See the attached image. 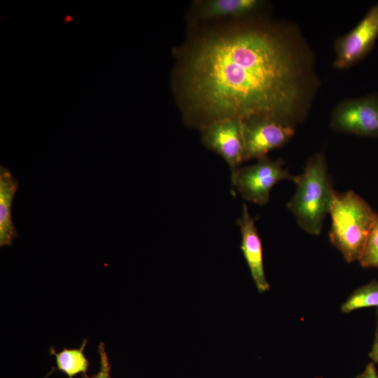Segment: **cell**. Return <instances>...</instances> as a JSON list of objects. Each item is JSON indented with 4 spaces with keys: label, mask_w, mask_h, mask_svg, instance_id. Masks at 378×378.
<instances>
[{
    "label": "cell",
    "mask_w": 378,
    "mask_h": 378,
    "mask_svg": "<svg viewBox=\"0 0 378 378\" xmlns=\"http://www.w3.org/2000/svg\"><path fill=\"white\" fill-rule=\"evenodd\" d=\"M377 37L378 3L350 32L337 41L333 66L340 69L351 66L370 51Z\"/></svg>",
    "instance_id": "obj_8"
},
{
    "label": "cell",
    "mask_w": 378,
    "mask_h": 378,
    "mask_svg": "<svg viewBox=\"0 0 378 378\" xmlns=\"http://www.w3.org/2000/svg\"><path fill=\"white\" fill-rule=\"evenodd\" d=\"M188 59L185 92L202 129L222 119L252 117L294 126L300 117L302 68L276 32L241 27L210 35Z\"/></svg>",
    "instance_id": "obj_1"
},
{
    "label": "cell",
    "mask_w": 378,
    "mask_h": 378,
    "mask_svg": "<svg viewBox=\"0 0 378 378\" xmlns=\"http://www.w3.org/2000/svg\"><path fill=\"white\" fill-rule=\"evenodd\" d=\"M260 4L258 0H209L201 3L198 14L204 19L241 17L255 11Z\"/></svg>",
    "instance_id": "obj_11"
},
{
    "label": "cell",
    "mask_w": 378,
    "mask_h": 378,
    "mask_svg": "<svg viewBox=\"0 0 378 378\" xmlns=\"http://www.w3.org/2000/svg\"><path fill=\"white\" fill-rule=\"evenodd\" d=\"M367 307L378 308V281L373 280L354 291L342 304L343 313Z\"/></svg>",
    "instance_id": "obj_13"
},
{
    "label": "cell",
    "mask_w": 378,
    "mask_h": 378,
    "mask_svg": "<svg viewBox=\"0 0 378 378\" xmlns=\"http://www.w3.org/2000/svg\"><path fill=\"white\" fill-rule=\"evenodd\" d=\"M330 127L340 132L378 137V95L342 102L332 113Z\"/></svg>",
    "instance_id": "obj_5"
},
{
    "label": "cell",
    "mask_w": 378,
    "mask_h": 378,
    "mask_svg": "<svg viewBox=\"0 0 378 378\" xmlns=\"http://www.w3.org/2000/svg\"><path fill=\"white\" fill-rule=\"evenodd\" d=\"M358 262L364 268H378V214Z\"/></svg>",
    "instance_id": "obj_14"
},
{
    "label": "cell",
    "mask_w": 378,
    "mask_h": 378,
    "mask_svg": "<svg viewBox=\"0 0 378 378\" xmlns=\"http://www.w3.org/2000/svg\"><path fill=\"white\" fill-rule=\"evenodd\" d=\"M237 223L241 234V250L258 293H263L270 290V285L264 270L262 241L255 219L250 215L245 204L242 205L241 215Z\"/></svg>",
    "instance_id": "obj_9"
},
{
    "label": "cell",
    "mask_w": 378,
    "mask_h": 378,
    "mask_svg": "<svg viewBox=\"0 0 378 378\" xmlns=\"http://www.w3.org/2000/svg\"><path fill=\"white\" fill-rule=\"evenodd\" d=\"M354 378H378V373L374 363H368L364 370Z\"/></svg>",
    "instance_id": "obj_16"
},
{
    "label": "cell",
    "mask_w": 378,
    "mask_h": 378,
    "mask_svg": "<svg viewBox=\"0 0 378 378\" xmlns=\"http://www.w3.org/2000/svg\"><path fill=\"white\" fill-rule=\"evenodd\" d=\"M282 160L267 156L253 164L238 168L231 174L233 189L245 200L259 205L267 203L272 187L278 182L291 179L293 175L284 167Z\"/></svg>",
    "instance_id": "obj_4"
},
{
    "label": "cell",
    "mask_w": 378,
    "mask_h": 378,
    "mask_svg": "<svg viewBox=\"0 0 378 378\" xmlns=\"http://www.w3.org/2000/svg\"><path fill=\"white\" fill-rule=\"evenodd\" d=\"M375 335H378V308L377 310V328H376Z\"/></svg>",
    "instance_id": "obj_18"
},
{
    "label": "cell",
    "mask_w": 378,
    "mask_h": 378,
    "mask_svg": "<svg viewBox=\"0 0 378 378\" xmlns=\"http://www.w3.org/2000/svg\"><path fill=\"white\" fill-rule=\"evenodd\" d=\"M292 181L296 189L287 208L304 232L320 234L335 192L325 155L318 153L312 156L304 172L293 176Z\"/></svg>",
    "instance_id": "obj_2"
},
{
    "label": "cell",
    "mask_w": 378,
    "mask_h": 378,
    "mask_svg": "<svg viewBox=\"0 0 378 378\" xmlns=\"http://www.w3.org/2000/svg\"><path fill=\"white\" fill-rule=\"evenodd\" d=\"M98 353L100 363L99 372L91 377H89L87 374H83V378H112L111 375L110 360L106 354L104 342L99 343L98 346Z\"/></svg>",
    "instance_id": "obj_15"
},
{
    "label": "cell",
    "mask_w": 378,
    "mask_h": 378,
    "mask_svg": "<svg viewBox=\"0 0 378 378\" xmlns=\"http://www.w3.org/2000/svg\"><path fill=\"white\" fill-rule=\"evenodd\" d=\"M244 121V160L261 159L292 138L294 126L268 117H252Z\"/></svg>",
    "instance_id": "obj_6"
},
{
    "label": "cell",
    "mask_w": 378,
    "mask_h": 378,
    "mask_svg": "<svg viewBox=\"0 0 378 378\" xmlns=\"http://www.w3.org/2000/svg\"><path fill=\"white\" fill-rule=\"evenodd\" d=\"M329 241L347 262L358 261L377 214L353 190L335 191L330 207Z\"/></svg>",
    "instance_id": "obj_3"
},
{
    "label": "cell",
    "mask_w": 378,
    "mask_h": 378,
    "mask_svg": "<svg viewBox=\"0 0 378 378\" xmlns=\"http://www.w3.org/2000/svg\"><path fill=\"white\" fill-rule=\"evenodd\" d=\"M87 342V340H84L80 348H64L59 352L51 347L50 352L55 356L57 370L64 373L68 378H74L79 374H85L89 367V361L83 354Z\"/></svg>",
    "instance_id": "obj_12"
},
{
    "label": "cell",
    "mask_w": 378,
    "mask_h": 378,
    "mask_svg": "<svg viewBox=\"0 0 378 378\" xmlns=\"http://www.w3.org/2000/svg\"><path fill=\"white\" fill-rule=\"evenodd\" d=\"M204 145L220 155L228 164L231 174L244 162V121L237 118L214 121L203 128Z\"/></svg>",
    "instance_id": "obj_7"
},
{
    "label": "cell",
    "mask_w": 378,
    "mask_h": 378,
    "mask_svg": "<svg viewBox=\"0 0 378 378\" xmlns=\"http://www.w3.org/2000/svg\"><path fill=\"white\" fill-rule=\"evenodd\" d=\"M369 356L374 363L378 364V335H375L374 341L369 354Z\"/></svg>",
    "instance_id": "obj_17"
},
{
    "label": "cell",
    "mask_w": 378,
    "mask_h": 378,
    "mask_svg": "<svg viewBox=\"0 0 378 378\" xmlns=\"http://www.w3.org/2000/svg\"><path fill=\"white\" fill-rule=\"evenodd\" d=\"M18 182L11 172L0 167V246H10L18 237L12 219V204Z\"/></svg>",
    "instance_id": "obj_10"
}]
</instances>
